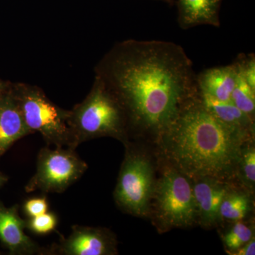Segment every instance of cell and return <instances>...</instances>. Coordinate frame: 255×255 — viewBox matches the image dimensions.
<instances>
[{"label":"cell","instance_id":"1","mask_svg":"<svg viewBox=\"0 0 255 255\" xmlns=\"http://www.w3.org/2000/svg\"><path fill=\"white\" fill-rule=\"evenodd\" d=\"M95 78L118 101L128 130L157 138L183 106L199 95L192 61L170 41L119 42L96 65Z\"/></svg>","mask_w":255,"mask_h":255},{"label":"cell","instance_id":"2","mask_svg":"<svg viewBox=\"0 0 255 255\" xmlns=\"http://www.w3.org/2000/svg\"><path fill=\"white\" fill-rule=\"evenodd\" d=\"M253 135L221 122L199 94L183 106L158 139L169 164L188 177L225 181L236 174L242 149Z\"/></svg>","mask_w":255,"mask_h":255},{"label":"cell","instance_id":"3","mask_svg":"<svg viewBox=\"0 0 255 255\" xmlns=\"http://www.w3.org/2000/svg\"><path fill=\"white\" fill-rule=\"evenodd\" d=\"M68 124L75 143L100 137L127 140V119L115 97L98 79L85 100L69 110Z\"/></svg>","mask_w":255,"mask_h":255},{"label":"cell","instance_id":"4","mask_svg":"<svg viewBox=\"0 0 255 255\" xmlns=\"http://www.w3.org/2000/svg\"><path fill=\"white\" fill-rule=\"evenodd\" d=\"M11 85L32 133L39 132L48 144L55 147L75 150L77 145L68 124L69 110L55 105L38 87L20 82Z\"/></svg>","mask_w":255,"mask_h":255},{"label":"cell","instance_id":"5","mask_svg":"<svg viewBox=\"0 0 255 255\" xmlns=\"http://www.w3.org/2000/svg\"><path fill=\"white\" fill-rule=\"evenodd\" d=\"M190 178L171 167L155 184V215L162 227L187 228L195 223L197 211Z\"/></svg>","mask_w":255,"mask_h":255},{"label":"cell","instance_id":"6","mask_svg":"<svg viewBox=\"0 0 255 255\" xmlns=\"http://www.w3.org/2000/svg\"><path fill=\"white\" fill-rule=\"evenodd\" d=\"M155 186L150 160L140 154L127 151L114 190L117 205L128 214L147 216Z\"/></svg>","mask_w":255,"mask_h":255},{"label":"cell","instance_id":"7","mask_svg":"<svg viewBox=\"0 0 255 255\" xmlns=\"http://www.w3.org/2000/svg\"><path fill=\"white\" fill-rule=\"evenodd\" d=\"M88 166L74 149L55 147H43L37 157L36 169L25 190L31 193H61L83 175Z\"/></svg>","mask_w":255,"mask_h":255},{"label":"cell","instance_id":"8","mask_svg":"<svg viewBox=\"0 0 255 255\" xmlns=\"http://www.w3.org/2000/svg\"><path fill=\"white\" fill-rule=\"evenodd\" d=\"M64 255H112L117 253V241L104 228L74 226L71 233L57 247Z\"/></svg>","mask_w":255,"mask_h":255},{"label":"cell","instance_id":"9","mask_svg":"<svg viewBox=\"0 0 255 255\" xmlns=\"http://www.w3.org/2000/svg\"><path fill=\"white\" fill-rule=\"evenodd\" d=\"M193 193L195 200L197 219L201 224L209 227L221 221V204L229 191L224 181L211 177L194 179Z\"/></svg>","mask_w":255,"mask_h":255},{"label":"cell","instance_id":"10","mask_svg":"<svg viewBox=\"0 0 255 255\" xmlns=\"http://www.w3.org/2000/svg\"><path fill=\"white\" fill-rule=\"evenodd\" d=\"M26 221L18 213L17 206L6 207L0 202V241L15 255L39 253L40 248L24 233Z\"/></svg>","mask_w":255,"mask_h":255},{"label":"cell","instance_id":"11","mask_svg":"<svg viewBox=\"0 0 255 255\" xmlns=\"http://www.w3.org/2000/svg\"><path fill=\"white\" fill-rule=\"evenodd\" d=\"M11 84L0 96V157L15 142L32 133L23 119Z\"/></svg>","mask_w":255,"mask_h":255},{"label":"cell","instance_id":"12","mask_svg":"<svg viewBox=\"0 0 255 255\" xmlns=\"http://www.w3.org/2000/svg\"><path fill=\"white\" fill-rule=\"evenodd\" d=\"M238 74L236 62L226 66L206 69L196 75L199 94L223 102L231 101Z\"/></svg>","mask_w":255,"mask_h":255},{"label":"cell","instance_id":"13","mask_svg":"<svg viewBox=\"0 0 255 255\" xmlns=\"http://www.w3.org/2000/svg\"><path fill=\"white\" fill-rule=\"evenodd\" d=\"M221 0H178V24L182 29L200 26L219 27Z\"/></svg>","mask_w":255,"mask_h":255},{"label":"cell","instance_id":"14","mask_svg":"<svg viewBox=\"0 0 255 255\" xmlns=\"http://www.w3.org/2000/svg\"><path fill=\"white\" fill-rule=\"evenodd\" d=\"M200 96L208 110L223 124L233 128L254 134V119L239 110L232 101L223 102L207 96Z\"/></svg>","mask_w":255,"mask_h":255},{"label":"cell","instance_id":"15","mask_svg":"<svg viewBox=\"0 0 255 255\" xmlns=\"http://www.w3.org/2000/svg\"><path fill=\"white\" fill-rule=\"evenodd\" d=\"M251 209V199L246 193L228 191L221 204V219L240 221L244 219Z\"/></svg>","mask_w":255,"mask_h":255},{"label":"cell","instance_id":"16","mask_svg":"<svg viewBox=\"0 0 255 255\" xmlns=\"http://www.w3.org/2000/svg\"><path fill=\"white\" fill-rule=\"evenodd\" d=\"M231 101L242 112L255 119V90L248 85L240 73L239 70L237 82L231 95Z\"/></svg>","mask_w":255,"mask_h":255},{"label":"cell","instance_id":"17","mask_svg":"<svg viewBox=\"0 0 255 255\" xmlns=\"http://www.w3.org/2000/svg\"><path fill=\"white\" fill-rule=\"evenodd\" d=\"M246 144L242 149L236 173L239 174L246 187L253 190L255 183V149L254 146Z\"/></svg>","mask_w":255,"mask_h":255},{"label":"cell","instance_id":"18","mask_svg":"<svg viewBox=\"0 0 255 255\" xmlns=\"http://www.w3.org/2000/svg\"><path fill=\"white\" fill-rule=\"evenodd\" d=\"M253 238V230L245 223L238 221L224 235L223 243L231 255Z\"/></svg>","mask_w":255,"mask_h":255},{"label":"cell","instance_id":"19","mask_svg":"<svg viewBox=\"0 0 255 255\" xmlns=\"http://www.w3.org/2000/svg\"><path fill=\"white\" fill-rule=\"evenodd\" d=\"M58 225L56 215L47 211L45 214L30 218L26 221V228L38 235H45L52 232Z\"/></svg>","mask_w":255,"mask_h":255},{"label":"cell","instance_id":"20","mask_svg":"<svg viewBox=\"0 0 255 255\" xmlns=\"http://www.w3.org/2000/svg\"><path fill=\"white\" fill-rule=\"evenodd\" d=\"M238 70L243 78L255 90V56L254 53L241 54L236 60Z\"/></svg>","mask_w":255,"mask_h":255},{"label":"cell","instance_id":"21","mask_svg":"<svg viewBox=\"0 0 255 255\" xmlns=\"http://www.w3.org/2000/svg\"><path fill=\"white\" fill-rule=\"evenodd\" d=\"M23 208L25 214L28 217H36L48 211V201L45 197L33 198L26 201Z\"/></svg>","mask_w":255,"mask_h":255},{"label":"cell","instance_id":"22","mask_svg":"<svg viewBox=\"0 0 255 255\" xmlns=\"http://www.w3.org/2000/svg\"><path fill=\"white\" fill-rule=\"evenodd\" d=\"M231 255H255V238H252L251 241L248 242L244 246H242L238 251L234 252Z\"/></svg>","mask_w":255,"mask_h":255},{"label":"cell","instance_id":"23","mask_svg":"<svg viewBox=\"0 0 255 255\" xmlns=\"http://www.w3.org/2000/svg\"><path fill=\"white\" fill-rule=\"evenodd\" d=\"M10 82H4L0 80V96L5 91L7 87L9 86Z\"/></svg>","mask_w":255,"mask_h":255},{"label":"cell","instance_id":"24","mask_svg":"<svg viewBox=\"0 0 255 255\" xmlns=\"http://www.w3.org/2000/svg\"><path fill=\"white\" fill-rule=\"evenodd\" d=\"M8 179L6 176L3 175V174H0V187L1 186L4 185L5 183L7 182Z\"/></svg>","mask_w":255,"mask_h":255},{"label":"cell","instance_id":"25","mask_svg":"<svg viewBox=\"0 0 255 255\" xmlns=\"http://www.w3.org/2000/svg\"><path fill=\"white\" fill-rule=\"evenodd\" d=\"M169 1H172L173 0H168Z\"/></svg>","mask_w":255,"mask_h":255}]
</instances>
